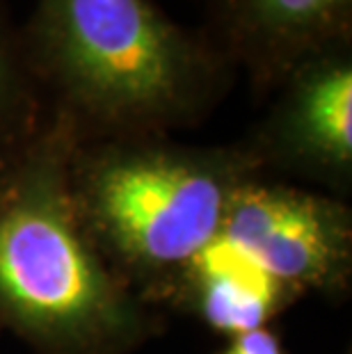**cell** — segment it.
Segmentation results:
<instances>
[{"label": "cell", "instance_id": "277c9868", "mask_svg": "<svg viewBox=\"0 0 352 354\" xmlns=\"http://www.w3.org/2000/svg\"><path fill=\"white\" fill-rule=\"evenodd\" d=\"M220 240L299 297L350 295L352 210L341 197L257 174L238 187Z\"/></svg>", "mask_w": 352, "mask_h": 354}, {"label": "cell", "instance_id": "ba28073f", "mask_svg": "<svg viewBox=\"0 0 352 354\" xmlns=\"http://www.w3.org/2000/svg\"><path fill=\"white\" fill-rule=\"evenodd\" d=\"M48 108L30 73L19 30L0 10V174L37 138Z\"/></svg>", "mask_w": 352, "mask_h": 354}, {"label": "cell", "instance_id": "8992f818", "mask_svg": "<svg viewBox=\"0 0 352 354\" xmlns=\"http://www.w3.org/2000/svg\"><path fill=\"white\" fill-rule=\"evenodd\" d=\"M206 37L257 94H272L299 59L352 37V0H206Z\"/></svg>", "mask_w": 352, "mask_h": 354}, {"label": "cell", "instance_id": "6da1fadb", "mask_svg": "<svg viewBox=\"0 0 352 354\" xmlns=\"http://www.w3.org/2000/svg\"><path fill=\"white\" fill-rule=\"evenodd\" d=\"M19 39L48 112L78 142L197 126L236 71L206 32L178 26L156 0H33Z\"/></svg>", "mask_w": 352, "mask_h": 354}, {"label": "cell", "instance_id": "5b68a950", "mask_svg": "<svg viewBox=\"0 0 352 354\" xmlns=\"http://www.w3.org/2000/svg\"><path fill=\"white\" fill-rule=\"evenodd\" d=\"M243 140L261 174L295 178L334 197L352 192V37L306 55L275 89Z\"/></svg>", "mask_w": 352, "mask_h": 354}, {"label": "cell", "instance_id": "30bf717a", "mask_svg": "<svg viewBox=\"0 0 352 354\" xmlns=\"http://www.w3.org/2000/svg\"><path fill=\"white\" fill-rule=\"evenodd\" d=\"M0 331H3V327H0Z\"/></svg>", "mask_w": 352, "mask_h": 354}, {"label": "cell", "instance_id": "7a4b0ae2", "mask_svg": "<svg viewBox=\"0 0 352 354\" xmlns=\"http://www.w3.org/2000/svg\"><path fill=\"white\" fill-rule=\"evenodd\" d=\"M71 124L48 112L0 174V327L37 354H131L163 331L158 308L96 250L73 206Z\"/></svg>", "mask_w": 352, "mask_h": 354}, {"label": "cell", "instance_id": "9c48e42d", "mask_svg": "<svg viewBox=\"0 0 352 354\" xmlns=\"http://www.w3.org/2000/svg\"><path fill=\"white\" fill-rule=\"evenodd\" d=\"M215 354H288V350L279 329L270 325L227 338Z\"/></svg>", "mask_w": 352, "mask_h": 354}, {"label": "cell", "instance_id": "52a82bcc", "mask_svg": "<svg viewBox=\"0 0 352 354\" xmlns=\"http://www.w3.org/2000/svg\"><path fill=\"white\" fill-rule=\"evenodd\" d=\"M297 299L302 297L217 240L185 272L169 308L188 313L215 334L231 338L270 327Z\"/></svg>", "mask_w": 352, "mask_h": 354}, {"label": "cell", "instance_id": "3957f363", "mask_svg": "<svg viewBox=\"0 0 352 354\" xmlns=\"http://www.w3.org/2000/svg\"><path fill=\"white\" fill-rule=\"evenodd\" d=\"M257 174L261 165L243 142L197 147L147 135L78 142L69 190L112 272L160 311L220 240L238 187Z\"/></svg>", "mask_w": 352, "mask_h": 354}]
</instances>
